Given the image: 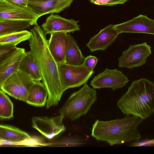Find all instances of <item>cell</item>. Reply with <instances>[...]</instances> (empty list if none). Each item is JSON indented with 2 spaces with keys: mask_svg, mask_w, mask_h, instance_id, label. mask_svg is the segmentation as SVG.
I'll use <instances>...</instances> for the list:
<instances>
[{
  "mask_svg": "<svg viewBox=\"0 0 154 154\" xmlns=\"http://www.w3.org/2000/svg\"><path fill=\"white\" fill-rule=\"evenodd\" d=\"M30 31L28 52L37 61L41 73L42 82L48 91L46 107L49 109L58 104L64 93L60 79L58 65L49 50L45 32L37 23Z\"/></svg>",
  "mask_w": 154,
  "mask_h": 154,
  "instance_id": "cell-1",
  "label": "cell"
},
{
  "mask_svg": "<svg viewBox=\"0 0 154 154\" xmlns=\"http://www.w3.org/2000/svg\"><path fill=\"white\" fill-rule=\"evenodd\" d=\"M143 120L133 115L106 121L97 120L92 125L91 135L111 146L139 141L141 137L138 127Z\"/></svg>",
  "mask_w": 154,
  "mask_h": 154,
  "instance_id": "cell-2",
  "label": "cell"
},
{
  "mask_svg": "<svg viewBox=\"0 0 154 154\" xmlns=\"http://www.w3.org/2000/svg\"><path fill=\"white\" fill-rule=\"evenodd\" d=\"M117 105L124 114L148 118L154 113V83L144 78L133 82Z\"/></svg>",
  "mask_w": 154,
  "mask_h": 154,
  "instance_id": "cell-3",
  "label": "cell"
},
{
  "mask_svg": "<svg viewBox=\"0 0 154 154\" xmlns=\"http://www.w3.org/2000/svg\"><path fill=\"white\" fill-rule=\"evenodd\" d=\"M97 100L96 91L86 83L70 95L59 112L60 114L75 120L87 114Z\"/></svg>",
  "mask_w": 154,
  "mask_h": 154,
  "instance_id": "cell-4",
  "label": "cell"
},
{
  "mask_svg": "<svg viewBox=\"0 0 154 154\" xmlns=\"http://www.w3.org/2000/svg\"><path fill=\"white\" fill-rule=\"evenodd\" d=\"M58 70L63 91L79 87L86 83L94 73L83 64L73 66L64 63L58 64Z\"/></svg>",
  "mask_w": 154,
  "mask_h": 154,
  "instance_id": "cell-5",
  "label": "cell"
},
{
  "mask_svg": "<svg viewBox=\"0 0 154 154\" xmlns=\"http://www.w3.org/2000/svg\"><path fill=\"white\" fill-rule=\"evenodd\" d=\"M151 54V47L146 42L130 45L119 58L118 66L130 69L141 66Z\"/></svg>",
  "mask_w": 154,
  "mask_h": 154,
  "instance_id": "cell-6",
  "label": "cell"
},
{
  "mask_svg": "<svg viewBox=\"0 0 154 154\" xmlns=\"http://www.w3.org/2000/svg\"><path fill=\"white\" fill-rule=\"evenodd\" d=\"M65 116H34L32 119V127L46 138L51 139L66 130L63 122Z\"/></svg>",
  "mask_w": 154,
  "mask_h": 154,
  "instance_id": "cell-7",
  "label": "cell"
},
{
  "mask_svg": "<svg viewBox=\"0 0 154 154\" xmlns=\"http://www.w3.org/2000/svg\"><path fill=\"white\" fill-rule=\"evenodd\" d=\"M129 81L128 77L120 70L106 68L93 78L90 85L94 89L109 88L114 91L124 87Z\"/></svg>",
  "mask_w": 154,
  "mask_h": 154,
  "instance_id": "cell-8",
  "label": "cell"
},
{
  "mask_svg": "<svg viewBox=\"0 0 154 154\" xmlns=\"http://www.w3.org/2000/svg\"><path fill=\"white\" fill-rule=\"evenodd\" d=\"M38 16L27 7L14 4L5 0H0V20H26L33 25L37 23Z\"/></svg>",
  "mask_w": 154,
  "mask_h": 154,
  "instance_id": "cell-9",
  "label": "cell"
},
{
  "mask_svg": "<svg viewBox=\"0 0 154 154\" xmlns=\"http://www.w3.org/2000/svg\"><path fill=\"white\" fill-rule=\"evenodd\" d=\"M119 33H137L154 35V20L140 14L125 22L113 25Z\"/></svg>",
  "mask_w": 154,
  "mask_h": 154,
  "instance_id": "cell-10",
  "label": "cell"
},
{
  "mask_svg": "<svg viewBox=\"0 0 154 154\" xmlns=\"http://www.w3.org/2000/svg\"><path fill=\"white\" fill-rule=\"evenodd\" d=\"M78 21L64 18L57 14H52L46 19L41 27L46 34L57 32L66 33L80 30Z\"/></svg>",
  "mask_w": 154,
  "mask_h": 154,
  "instance_id": "cell-11",
  "label": "cell"
},
{
  "mask_svg": "<svg viewBox=\"0 0 154 154\" xmlns=\"http://www.w3.org/2000/svg\"><path fill=\"white\" fill-rule=\"evenodd\" d=\"M119 34L113 25H109L91 38L86 45L92 52L104 51L114 42Z\"/></svg>",
  "mask_w": 154,
  "mask_h": 154,
  "instance_id": "cell-12",
  "label": "cell"
},
{
  "mask_svg": "<svg viewBox=\"0 0 154 154\" xmlns=\"http://www.w3.org/2000/svg\"><path fill=\"white\" fill-rule=\"evenodd\" d=\"M50 35L48 40V45L51 55L58 65L65 63L69 42L68 34L57 32Z\"/></svg>",
  "mask_w": 154,
  "mask_h": 154,
  "instance_id": "cell-13",
  "label": "cell"
},
{
  "mask_svg": "<svg viewBox=\"0 0 154 154\" xmlns=\"http://www.w3.org/2000/svg\"><path fill=\"white\" fill-rule=\"evenodd\" d=\"M26 53L25 49L21 48L14 55L0 64V85L18 70L21 61Z\"/></svg>",
  "mask_w": 154,
  "mask_h": 154,
  "instance_id": "cell-14",
  "label": "cell"
},
{
  "mask_svg": "<svg viewBox=\"0 0 154 154\" xmlns=\"http://www.w3.org/2000/svg\"><path fill=\"white\" fill-rule=\"evenodd\" d=\"M31 136L26 132L14 126L0 125V140L1 145H9L29 138Z\"/></svg>",
  "mask_w": 154,
  "mask_h": 154,
  "instance_id": "cell-15",
  "label": "cell"
},
{
  "mask_svg": "<svg viewBox=\"0 0 154 154\" xmlns=\"http://www.w3.org/2000/svg\"><path fill=\"white\" fill-rule=\"evenodd\" d=\"M48 96L47 89L42 82L35 81L29 91L26 103L38 107L45 106Z\"/></svg>",
  "mask_w": 154,
  "mask_h": 154,
  "instance_id": "cell-16",
  "label": "cell"
},
{
  "mask_svg": "<svg viewBox=\"0 0 154 154\" xmlns=\"http://www.w3.org/2000/svg\"><path fill=\"white\" fill-rule=\"evenodd\" d=\"M68 36L65 63L73 66L82 65L85 57L83 55L77 41L69 33Z\"/></svg>",
  "mask_w": 154,
  "mask_h": 154,
  "instance_id": "cell-17",
  "label": "cell"
},
{
  "mask_svg": "<svg viewBox=\"0 0 154 154\" xmlns=\"http://www.w3.org/2000/svg\"><path fill=\"white\" fill-rule=\"evenodd\" d=\"M20 70L35 81H40L42 77L38 64L35 58L28 52L22 60L19 66Z\"/></svg>",
  "mask_w": 154,
  "mask_h": 154,
  "instance_id": "cell-18",
  "label": "cell"
},
{
  "mask_svg": "<svg viewBox=\"0 0 154 154\" xmlns=\"http://www.w3.org/2000/svg\"><path fill=\"white\" fill-rule=\"evenodd\" d=\"M32 25V22L28 20H0V35L24 31Z\"/></svg>",
  "mask_w": 154,
  "mask_h": 154,
  "instance_id": "cell-19",
  "label": "cell"
},
{
  "mask_svg": "<svg viewBox=\"0 0 154 154\" xmlns=\"http://www.w3.org/2000/svg\"><path fill=\"white\" fill-rule=\"evenodd\" d=\"M57 0H28L27 7L39 18L52 14Z\"/></svg>",
  "mask_w": 154,
  "mask_h": 154,
  "instance_id": "cell-20",
  "label": "cell"
},
{
  "mask_svg": "<svg viewBox=\"0 0 154 154\" xmlns=\"http://www.w3.org/2000/svg\"><path fill=\"white\" fill-rule=\"evenodd\" d=\"M17 72L8 78L0 85V88L5 93L20 100V83Z\"/></svg>",
  "mask_w": 154,
  "mask_h": 154,
  "instance_id": "cell-21",
  "label": "cell"
},
{
  "mask_svg": "<svg viewBox=\"0 0 154 154\" xmlns=\"http://www.w3.org/2000/svg\"><path fill=\"white\" fill-rule=\"evenodd\" d=\"M31 32L26 30L0 35V45H9L17 46L22 42L28 40Z\"/></svg>",
  "mask_w": 154,
  "mask_h": 154,
  "instance_id": "cell-22",
  "label": "cell"
},
{
  "mask_svg": "<svg viewBox=\"0 0 154 154\" xmlns=\"http://www.w3.org/2000/svg\"><path fill=\"white\" fill-rule=\"evenodd\" d=\"M14 105L9 97L3 91H0V118L10 119L13 117Z\"/></svg>",
  "mask_w": 154,
  "mask_h": 154,
  "instance_id": "cell-23",
  "label": "cell"
},
{
  "mask_svg": "<svg viewBox=\"0 0 154 154\" xmlns=\"http://www.w3.org/2000/svg\"><path fill=\"white\" fill-rule=\"evenodd\" d=\"M17 72L20 83V100L26 102L29 90L35 81L20 70H18Z\"/></svg>",
  "mask_w": 154,
  "mask_h": 154,
  "instance_id": "cell-24",
  "label": "cell"
},
{
  "mask_svg": "<svg viewBox=\"0 0 154 154\" xmlns=\"http://www.w3.org/2000/svg\"><path fill=\"white\" fill-rule=\"evenodd\" d=\"M21 48L11 45H0V64L11 57Z\"/></svg>",
  "mask_w": 154,
  "mask_h": 154,
  "instance_id": "cell-25",
  "label": "cell"
},
{
  "mask_svg": "<svg viewBox=\"0 0 154 154\" xmlns=\"http://www.w3.org/2000/svg\"><path fill=\"white\" fill-rule=\"evenodd\" d=\"M85 143L80 138L74 137H64L59 140L54 145L60 146L76 147L80 146Z\"/></svg>",
  "mask_w": 154,
  "mask_h": 154,
  "instance_id": "cell-26",
  "label": "cell"
},
{
  "mask_svg": "<svg viewBox=\"0 0 154 154\" xmlns=\"http://www.w3.org/2000/svg\"><path fill=\"white\" fill-rule=\"evenodd\" d=\"M129 0H90L91 3L99 5L112 6L123 4Z\"/></svg>",
  "mask_w": 154,
  "mask_h": 154,
  "instance_id": "cell-27",
  "label": "cell"
},
{
  "mask_svg": "<svg viewBox=\"0 0 154 154\" xmlns=\"http://www.w3.org/2000/svg\"><path fill=\"white\" fill-rule=\"evenodd\" d=\"M74 0H57L52 14L58 13L69 7Z\"/></svg>",
  "mask_w": 154,
  "mask_h": 154,
  "instance_id": "cell-28",
  "label": "cell"
},
{
  "mask_svg": "<svg viewBox=\"0 0 154 154\" xmlns=\"http://www.w3.org/2000/svg\"><path fill=\"white\" fill-rule=\"evenodd\" d=\"M98 61V59L95 56L90 55L85 57L83 65L90 71H94V69Z\"/></svg>",
  "mask_w": 154,
  "mask_h": 154,
  "instance_id": "cell-29",
  "label": "cell"
},
{
  "mask_svg": "<svg viewBox=\"0 0 154 154\" xmlns=\"http://www.w3.org/2000/svg\"><path fill=\"white\" fill-rule=\"evenodd\" d=\"M154 146V139H147L132 143L131 146Z\"/></svg>",
  "mask_w": 154,
  "mask_h": 154,
  "instance_id": "cell-30",
  "label": "cell"
},
{
  "mask_svg": "<svg viewBox=\"0 0 154 154\" xmlns=\"http://www.w3.org/2000/svg\"><path fill=\"white\" fill-rule=\"evenodd\" d=\"M10 3L16 5L27 7L28 0H5Z\"/></svg>",
  "mask_w": 154,
  "mask_h": 154,
  "instance_id": "cell-31",
  "label": "cell"
}]
</instances>
